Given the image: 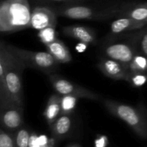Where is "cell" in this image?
<instances>
[{
    "label": "cell",
    "mask_w": 147,
    "mask_h": 147,
    "mask_svg": "<svg viewBox=\"0 0 147 147\" xmlns=\"http://www.w3.org/2000/svg\"><path fill=\"white\" fill-rule=\"evenodd\" d=\"M14 142L11 136L4 132V131H1L0 134V147H13Z\"/></svg>",
    "instance_id": "cell-23"
},
{
    "label": "cell",
    "mask_w": 147,
    "mask_h": 147,
    "mask_svg": "<svg viewBox=\"0 0 147 147\" xmlns=\"http://www.w3.org/2000/svg\"><path fill=\"white\" fill-rule=\"evenodd\" d=\"M7 47L27 67L37 69L50 75L59 68L60 63H57L48 52L30 51L11 45H7Z\"/></svg>",
    "instance_id": "cell-5"
},
{
    "label": "cell",
    "mask_w": 147,
    "mask_h": 147,
    "mask_svg": "<svg viewBox=\"0 0 147 147\" xmlns=\"http://www.w3.org/2000/svg\"><path fill=\"white\" fill-rule=\"evenodd\" d=\"M120 14L123 17H128L147 22V2L122 7Z\"/></svg>",
    "instance_id": "cell-15"
},
{
    "label": "cell",
    "mask_w": 147,
    "mask_h": 147,
    "mask_svg": "<svg viewBox=\"0 0 147 147\" xmlns=\"http://www.w3.org/2000/svg\"><path fill=\"white\" fill-rule=\"evenodd\" d=\"M37 36L40 38V41L45 46L55 41L57 38L56 37L55 27H46L42 30H39Z\"/></svg>",
    "instance_id": "cell-20"
},
{
    "label": "cell",
    "mask_w": 147,
    "mask_h": 147,
    "mask_svg": "<svg viewBox=\"0 0 147 147\" xmlns=\"http://www.w3.org/2000/svg\"><path fill=\"white\" fill-rule=\"evenodd\" d=\"M78 98L74 96H62L60 116L72 114L76 109Z\"/></svg>",
    "instance_id": "cell-18"
},
{
    "label": "cell",
    "mask_w": 147,
    "mask_h": 147,
    "mask_svg": "<svg viewBox=\"0 0 147 147\" xmlns=\"http://www.w3.org/2000/svg\"><path fill=\"white\" fill-rule=\"evenodd\" d=\"M105 107L116 117L124 121L141 137H147V113L144 107H134L113 100H105Z\"/></svg>",
    "instance_id": "cell-2"
},
{
    "label": "cell",
    "mask_w": 147,
    "mask_h": 147,
    "mask_svg": "<svg viewBox=\"0 0 147 147\" xmlns=\"http://www.w3.org/2000/svg\"><path fill=\"white\" fill-rule=\"evenodd\" d=\"M63 33L67 37L79 40L86 45H95L97 42L96 34L89 27L80 24H73L63 27Z\"/></svg>",
    "instance_id": "cell-11"
},
{
    "label": "cell",
    "mask_w": 147,
    "mask_h": 147,
    "mask_svg": "<svg viewBox=\"0 0 147 147\" xmlns=\"http://www.w3.org/2000/svg\"><path fill=\"white\" fill-rule=\"evenodd\" d=\"M48 52L55 60L60 63H68L73 60V57L68 47L63 42L57 38L55 41L45 46Z\"/></svg>",
    "instance_id": "cell-12"
},
{
    "label": "cell",
    "mask_w": 147,
    "mask_h": 147,
    "mask_svg": "<svg viewBox=\"0 0 147 147\" xmlns=\"http://www.w3.org/2000/svg\"><path fill=\"white\" fill-rule=\"evenodd\" d=\"M57 24V14L53 9L38 6L32 11L30 28L39 31L46 27H56Z\"/></svg>",
    "instance_id": "cell-8"
},
{
    "label": "cell",
    "mask_w": 147,
    "mask_h": 147,
    "mask_svg": "<svg viewBox=\"0 0 147 147\" xmlns=\"http://www.w3.org/2000/svg\"><path fill=\"white\" fill-rule=\"evenodd\" d=\"M31 15L28 0H3L0 4V32L13 33L30 28Z\"/></svg>",
    "instance_id": "cell-1"
},
{
    "label": "cell",
    "mask_w": 147,
    "mask_h": 147,
    "mask_svg": "<svg viewBox=\"0 0 147 147\" xmlns=\"http://www.w3.org/2000/svg\"><path fill=\"white\" fill-rule=\"evenodd\" d=\"M137 50L147 57V28L137 33Z\"/></svg>",
    "instance_id": "cell-21"
},
{
    "label": "cell",
    "mask_w": 147,
    "mask_h": 147,
    "mask_svg": "<svg viewBox=\"0 0 147 147\" xmlns=\"http://www.w3.org/2000/svg\"><path fill=\"white\" fill-rule=\"evenodd\" d=\"M26 66L18 57L10 66L5 76V84L3 90H0V108L10 103L23 106L22 73Z\"/></svg>",
    "instance_id": "cell-3"
},
{
    "label": "cell",
    "mask_w": 147,
    "mask_h": 147,
    "mask_svg": "<svg viewBox=\"0 0 147 147\" xmlns=\"http://www.w3.org/2000/svg\"><path fill=\"white\" fill-rule=\"evenodd\" d=\"M71 124L72 121L70 115H63L57 118L52 123V130L56 136H64L70 131Z\"/></svg>",
    "instance_id": "cell-16"
},
{
    "label": "cell",
    "mask_w": 147,
    "mask_h": 147,
    "mask_svg": "<svg viewBox=\"0 0 147 147\" xmlns=\"http://www.w3.org/2000/svg\"><path fill=\"white\" fill-rule=\"evenodd\" d=\"M129 70L147 75V57L137 51L129 65Z\"/></svg>",
    "instance_id": "cell-17"
},
{
    "label": "cell",
    "mask_w": 147,
    "mask_h": 147,
    "mask_svg": "<svg viewBox=\"0 0 147 147\" xmlns=\"http://www.w3.org/2000/svg\"><path fill=\"white\" fill-rule=\"evenodd\" d=\"M137 51V34L129 41L110 43L103 49L105 57L119 62L128 69Z\"/></svg>",
    "instance_id": "cell-6"
},
{
    "label": "cell",
    "mask_w": 147,
    "mask_h": 147,
    "mask_svg": "<svg viewBox=\"0 0 147 147\" xmlns=\"http://www.w3.org/2000/svg\"><path fill=\"white\" fill-rule=\"evenodd\" d=\"M98 68L108 78L116 80L126 81L129 70L119 62L109 57L100 59L98 64Z\"/></svg>",
    "instance_id": "cell-10"
},
{
    "label": "cell",
    "mask_w": 147,
    "mask_h": 147,
    "mask_svg": "<svg viewBox=\"0 0 147 147\" xmlns=\"http://www.w3.org/2000/svg\"><path fill=\"white\" fill-rule=\"evenodd\" d=\"M126 81L128 82L132 87H141L147 83V75L139 72L129 70Z\"/></svg>",
    "instance_id": "cell-19"
},
{
    "label": "cell",
    "mask_w": 147,
    "mask_h": 147,
    "mask_svg": "<svg viewBox=\"0 0 147 147\" xmlns=\"http://www.w3.org/2000/svg\"><path fill=\"white\" fill-rule=\"evenodd\" d=\"M23 106L10 103L1 109L0 119L3 127L10 131L20 129L23 123Z\"/></svg>",
    "instance_id": "cell-9"
},
{
    "label": "cell",
    "mask_w": 147,
    "mask_h": 147,
    "mask_svg": "<svg viewBox=\"0 0 147 147\" xmlns=\"http://www.w3.org/2000/svg\"><path fill=\"white\" fill-rule=\"evenodd\" d=\"M73 147H78V146H73Z\"/></svg>",
    "instance_id": "cell-27"
},
{
    "label": "cell",
    "mask_w": 147,
    "mask_h": 147,
    "mask_svg": "<svg viewBox=\"0 0 147 147\" xmlns=\"http://www.w3.org/2000/svg\"><path fill=\"white\" fill-rule=\"evenodd\" d=\"M29 146L30 147H45V145L42 144L40 142L39 138L32 137L30 138Z\"/></svg>",
    "instance_id": "cell-24"
},
{
    "label": "cell",
    "mask_w": 147,
    "mask_h": 147,
    "mask_svg": "<svg viewBox=\"0 0 147 147\" xmlns=\"http://www.w3.org/2000/svg\"><path fill=\"white\" fill-rule=\"evenodd\" d=\"M30 140L29 132L26 129H20L16 136V143L18 147H28Z\"/></svg>",
    "instance_id": "cell-22"
},
{
    "label": "cell",
    "mask_w": 147,
    "mask_h": 147,
    "mask_svg": "<svg viewBox=\"0 0 147 147\" xmlns=\"http://www.w3.org/2000/svg\"><path fill=\"white\" fill-rule=\"evenodd\" d=\"M106 146V139L104 137L98 139L96 142V147H105Z\"/></svg>",
    "instance_id": "cell-26"
},
{
    "label": "cell",
    "mask_w": 147,
    "mask_h": 147,
    "mask_svg": "<svg viewBox=\"0 0 147 147\" xmlns=\"http://www.w3.org/2000/svg\"><path fill=\"white\" fill-rule=\"evenodd\" d=\"M147 25L144 21H139L128 17H121L115 20L111 25V31L113 34L124 33L131 30H139Z\"/></svg>",
    "instance_id": "cell-13"
},
{
    "label": "cell",
    "mask_w": 147,
    "mask_h": 147,
    "mask_svg": "<svg viewBox=\"0 0 147 147\" xmlns=\"http://www.w3.org/2000/svg\"><path fill=\"white\" fill-rule=\"evenodd\" d=\"M62 96L60 94H53L47 100L43 116L48 124L51 125L60 116Z\"/></svg>",
    "instance_id": "cell-14"
},
{
    "label": "cell",
    "mask_w": 147,
    "mask_h": 147,
    "mask_svg": "<svg viewBox=\"0 0 147 147\" xmlns=\"http://www.w3.org/2000/svg\"><path fill=\"white\" fill-rule=\"evenodd\" d=\"M37 2H49V3H73L77 2L81 0H33Z\"/></svg>",
    "instance_id": "cell-25"
},
{
    "label": "cell",
    "mask_w": 147,
    "mask_h": 147,
    "mask_svg": "<svg viewBox=\"0 0 147 147\" xmlns=\"http://www.w3.org/2000/svg\"><path fill=\"white\" fill-rule=\"evenodd\" d=\"M122 7H112L107 9L95 8L89 6L78 4H67L55 9L57 16L73 20H104L120 14Z\"/></svg>",
    "instance_id": "cell-4"
},
{
    "label": "cell",
    "mask_w": 147,
    "mask_h": 147,
    "mask_svg": "<svg viewBox=\"0 0 147 147\" xmlns=\"http://www.w3.org/2000/svg\"><path fill=\"white\" fill-rule=\"evenodd\" d=\"M50 81L54 90L60 96H74L78 98L98 100V95L88 89L72 83L56 74H50Z\"/></svg>",
    "instance_id": "cell-7"
}]
</instances>
